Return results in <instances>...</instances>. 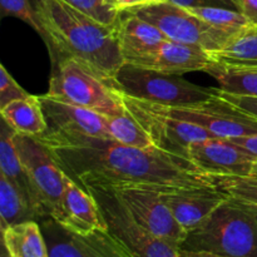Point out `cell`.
Masks as SVG:
<instances>
[{
	"mask_svg": "<svg viewBox=\"0 0 257 257\" xmlns=\"http://www.w3.org/2000/svg\"><path fill=\"white\" fill-rule=\"evenodd\" d=\"M178 257H227V256L217 255V253L208 252V251H191V250L178 248Z\"/></svg>",
	"mask_w": 257,
	"mask_h": 257,
	"instance_id": "obj_36",
	"label": "cell"
},
{
	"mask_svg": "<svg viewBox=\"0 0 257 257\" xmlns=\"http://www.w3.org/2000/svg\"><path fill=\"white\" fill-rule=\"evenodd\" d=\"M38 140L79 186L102 183L112 188L148 187L172 191L217 188L212 175L191 161L157 148H137L110 138L47 131Z\"/></svg>",
	"mask_w": 257,
	"mask_h": 257,
	"instance_id": "obj_1",
	"label": "cell"
},
{
	"mask_svg": "<svg viewBox=\"0 0 257 257\" xmlns=\"http://www.w3.org/2000/svg\"><path fill=\"white\" fill-rule=\"evenodd\" d=\"M45 2H47V0H30V3H32L33 8H34L35 12H37V13H39L40 10L43 9V7H44Z\"/></svg>",
	"mask_w": 257,
	"mask_h": 257,
	"instance_id": "obj_37",
	"label": "cell"
},
{
	"mask_svg": "<svg viewBox=\"0 0 257 257\" xmlns=\"http://www.w3.org/2000/svg\"><path fill=\"white\" fill-rule=\"evenodd\" d=\"M118 40L124 63H135L157 49L167 37L151 23L137 15L122 12L118 24Z\"/></svg>",
	"mask_w": 257,
	"mask_h": 257,
	"instance_id": "obj_18",
	"label": "cell"
},
{
	"mask_svg": "<svg viewBox=\"0 0 257 257\" xmlns=\"http://www.w3.org/2000/svg\"><path fill=\"white\" fill-rule=\"evenodd\" d=\"M14 131L3 120L2 135H0V171H2V175H4L10 182L14 183L18 190L25 196L33 210L37 212L39 220H42L43 216L37 198H35L29 176L14 143Z\"/></svg>",
	"mask_w": 257,
	"mask_h": 257,
	"instance_id": "obj_19",
	"label": "cell"
},
{
	"mask_svg": "<svg viewBox=\"0 0 257 257\" xmlns=\"http://www.w3.org/2000/svg\"><path fill=\"white\" fill-rule=\"evenodd\" d=\"M0 8L2 17H13L27 23L42 37L44 43L47 42V33L30 0H0Z\"/></svg>",
	"mask_w": 257,
	"mask_h": 257,
	"instance_id": "obj_29",
	"label": "cell"
},
{
	"mask_svg": "<svg viewBox=\"0 0 257 257\" xmlns=\"http://www.w3.org/2000/svg\"><path fill=\"white\" fill-rule=\"evenodd\" d=\"M122 98L125 108L142 125L157 150L188 160V150L192 143L215 138L205 128L155 112L142 99L124 94Z\"/></svg>",
	"mask_w": 257,
	"mask_h": 257,
	"instance_id": "obj_10",
	"label": "cell"
},
{
	"mask_svg": "<svg viewBox=\"0 0 257 257\" xmlns=\"http://www.w3.org/2000/svg\"><path fill=\"white\" fill-rule=\"evenodd\" d=\"M168 2V0H148V3H163Z\"/></svg>",
	"mask_w": 257,
	"mask_h": 257,
	"instance_id": "obj_38",
	"label": "cell"
},
{
	"mask_svg": "<svg viewBox=\"0 0 257 257\" xmlns=\"http://www.w3.org/2000/svg\"><path fill=\"white\" fill-rule=\"evenodd\" d=\"M220 84V89L236 95L257 97V65L237 67V65L216 64L207 72Z\"/></svg>",
	"mask_w": 257,
	"mask_h": 257,
	"instance_id": "obj_24",
	"label": "cell"
},
{
	"mask_svg": "<svg viewBox=\"0 0 257 257\" xmlns=\"http://www.w3.org/2000/svg\"><path fill=\"white\" fill-rule=\"evenodd\" d=\"M132 64L165 74L182 75L190 72L207 73L216 62L203 48L167 39L157 49Z\"/></svg>",
	"mask_w": 257,
	"mask_h": 257,
	"instance_id": "obj_14",
	"label": "cell"
},
{
	"mask_svg": "<svg viewBox=\"0 0 257 257\" xmlns=\"http://www.w3.org/2000/svg\"><path fill=\"white\" fill-rule=\"evenodd\" d=\"M212 176L218 190L225 192L230 197L257 206V175Z\"/></svg>",
	"mask_w": 257,
	"mask_h": 257,
	"instance_id": "obj_27",
	"label": "cell"
},
{
	"mask_svg": "<svg viewBox=\"0 0 257 257\" xmlns=\"http://www.w3.org/2000/svg\"><path fill=\"white\" fill-rule=\"evenodd\" d=\"M112 2L120 12H125V10H130L132 8L148 4V0H112Z\"/></svg>",
	"mask_w": 257,
	"mask_h": 257,
	"instance_id": "obj_35",
	"label": "cell"
},
{
	"mask_svg": "<svg viewBox=\"0 0 257 257\" xmlns=\"http://www.w3.org/2000/svg\"><path fill=\"white\" fill-rule=\"evenodd\" d=\"M38 215L25 196L10 182L4 175H0V220L2 232L8 227L27 221H37Z\"/></svg>",
	"mask_w": 257,
	"mask_h": 257,
	"instance_id": "obj_23",
	"label": "cell"
},
{
	"mask_svg": "<svg viewBox=\"0 0 257 257\" xmlns=\"http://www.w3.org/2000/svg\"><path fill=\"white\" fill-rule=\"evenodd\" d=\"M39 99L47 118L48 131L110 138L105 115L88 108L62 102L48 94L39 95Z\"/></svg>",
	"mask_w": 257,
	"mask_h": 257,
	"instance_id": "obj_15",
	"label": "cell"
},
{
	"mask_svg": "<svg viewBox=\"0 0 257 257\" xmlns=\"http://www.w3.org/2000/svg\"><path fill=\"white\" fill-rule=\"evenodd\" d=\"M59 223L82 235L95 230H107L97 201L67 173L64 177L63 218Z\"/></svg>",
	"mask_w": 257,
	"mask_h": 257,
	"instance_id": "obj_17",
	"label": "cell"
},
{
	"mask_svg": "<svg viewBox=\"0 0 257 257\" xmlns=\"http://www.w3.org/2000/svg\"><path fill=\"white\" fill-rule=\"evenodd\" d=\"M162 196L177 222L187 232L200 227L228 197V195L218 188L163 191Z\"/></svg>",
	"mask_w": 257,
	"mask_h": 257,
	"instance_id": "obj_16",
	"label": "cell"
},
{
	"mask_svg": "<svg viewBox=\"0 0 257 257\" xmlns=\"http://www.w3.org/2000/svg\"><path fill=\"white\" fill-rule=\"evenodd\" d=\"M192 14L208 23L217 29L227 32L230 34H237L241 30L250 27V22L245 15L236 9L227 8H190Z\"/></svg>",
	"mask_w": 257,
	"mask_h": 257,
	"instance_id": "obj_26",
	"label": "cell"
},
{
	"mask_svg": "<svg viewBox=\"0 0 257 257\" xmlns=\"http://www.w3.org/2000/svg\"><path fill=\"white\" fill-rule=\"evenodd\" d=\"M107 128L110 140L117 141L122 145L145 150L156 148L150 136L128 109L120 115L107 117Z\"/></svg>",
	"mask_w": 257,
	"mask_h": 257,
	"instance_id": "obj_25",
	"label": "cell"
},
{
	"mask_svg": "<svg viewBox=\"0 0 257 257\" xmlns=\"http://www.w3.org/2000/svg\"><path fill=\"white\" fill-rule=\"evenodd\" d=\"M62 2L82 14L110 27H117L122 17V12L113 4L112 0H62Z\"/></svg>",
	"mask_w": 257,
	"mask_h": 257,
	"instance_id": "obj_28",
	"label": "cell"
},
{
	"mask_svg": "<svg viewBox=\"0 0 257 257\" xmlns=\"http://www.w3.org/2000/svg\"><path fill=\"white\" fill-rule=\"evenodd\" d=\"M168 2L178 5V7L186 8V9H190V8H227V9H236L231 0H168Z\"/></svg>",
	"mask_w": 257,
	"mask_h": 257,
	"instance_id": "obj_32",
	"label": "cell"
},
{
	"mask_svg": "<svg viewBox=\"0 0 257 257\" xmlns=\"http://www.w3.org/2000/svg\"><path fill=\"white\" fill-rule=\"evenodd\" d=\"M47 33L49 55L79 60L107 83L124 64L118 40V25L102 24L62 0H47L38 13Z\"/></svg>",
	"mask_w": 257,
	"mask_h": 257,
	"instance_id": "obj_2",
	"label": "cell"
},
{
	"mask_svg": "<svg viewBox=\"0 0 257 257\" xmlns=\"http://www.w3.org/2000/svg\"><path fill=\"white\" fill-rule=\"evenodd\" d=\"M136 220L150 232L180 248L188 232L177 222L160 190L148 187L114 188Z\"/></svg>",
	"mask_w": 257,
	"mask_h": 257,
	"instance_id": "obj_12",
	"label": "cell"
},
{
	"mask_svg": "<svg viewBox=\"0 0 257 257\" xmlns=\"http://www.w3.org/2000/svg\"><path fill=\"white\" fill-rule=\"evenodd\" d=\"M49 257H135L108 230L74 232L52 217L40 220Z\"/></svg>",
	"mask_w": 257,
	"mask_h": 257,
	"instance_id": "obj_11",
	"label": "cell"
},
{
	"mask_svg": "<svg viewBox=\"0 0 257 257\" xmlns=\"http://www.w3.org/2000/svg\"><path fill=\"white\" fill-rule=\"evenodd\" d=\"M14 143L29 176L42 218L52 217L60 222L63 218L65 172L37 137L15 133Z\"/></svg>",
	"mask_w": 257,
	"mask_h": 257,
	"instance_id": "obj_8",
	"label": "cell"
},
{
	"mask_svg": "<svg viewBox=\"0 0 257 257\" xmlns=\"http://www.w3.org/2000/svg\"><path fill=\"white\" fill-rule=\"evenodd\" d=\"M97 201L107 230L135 257H178V248L141 225L114 188L102 183L82 186Z\"/></svg>",
	"mask_w": 257,
	"mask_h": 257,
	"instance_id": "obj_6",
	"label": "cell"
},
{
	"mask_svg": "<svg viewBox=\"0 0 257 257\" xmlns=\"http://www.w3.org/2000/svg\"><path fill=\"white\" fill-rule=\"evenodd\" d=\"M180 248L257 257V206L228 196L200 227L188 232Z\"/></svg>",
	"mask_w": 257,
	"mask_h": 257,
	"instance_id": "obj_3",
	"label": "cell"
},
{
	"mask_svg": "<svg viewBox=\"0 0 257 257\" xmlns=\"http://www.w3.org/2000/svg\"><path fill=\"white\" fill-rule=\"evenodd\" d=\"M9 257H49L42 227L37 221L17 223L3 231Z\"/></svg>",
	"mask_w": 257,
	"mask_h": 257,
	"instance_id": "obj_21",
	"label": "cell"
},
{
	"mask_svg": "<svg viewBox=\"0 0 257 257\" xmlns=\"http://www.w3.org/2000/svg\"><path fill=\"white\" fill-rule=\"evenodd\" d=\"M216 94L222 98V99H225L226 102L230 103V104H232L235 108H237L238 110L257 119V97L231 94V93L225 92L220 88H216Z\"/></svg>",
	"mask_w": 257,
	"mask_h": 257,
	"instance_id": "obj_31",
	"label": "cell"
},
{
	"mask_svg": "<svg viewBox=\"0 0 257 257\" xmlns=\"http://www.w3.org/2000/svg\"><path fill=\"white\" fill-rule=\"evenodd\" d=\"M188 160L207 175H257V158L225 138L215 137L192 143Z\"/></svg>",
	"mask_w": 257,
	"mask_h": 257,
	"instance_id": "obj_13",
	"label": "cell"
},
{
	"mask_svg": "<svg viewBox=\"0 0 257 257\" xmlns=\"http://www.w3.org/2000/svg\"><path fill=\"white\" fill-rule=\"evenodd\" d=\"M236 9L242 13L251 25L257 27V0H231Z\"/></svg>",
	"mask_w": 257,
	"mask_h": 257,
	"instance_id": "obj_33",
	"label": "cell"
},
{
	"mask_svg": "<svg viewBox=\"0 0 257 257\" xmlns=\"http://www.w3.org/2000/svg\"><path fill=\"white\" fill-rule=\"evenodd\" d=\"M218 64L255 67L257 65V27L250 25L231 37L221 49L210 52Z\"/></svg>",
	"mask_w": 257,
	"mask_h": 257,
	"instance_id": "obj_22",
	"label": "cell"
},
{
	"mask_svg": "<svg viewBox=\"0 0 257 257\" xmlns=\"http://www.w3.org/2000/svg\"><path fill=\"white\" fill-rule=\"evenodd\" d=\"M160 114L192 123L205 128L217 138L243 137L257 135V119L241 112L216 94L206 102L188 105H162L143 100Z\"/></svg>",
	"mask_w": 257,
	"mask_h": 257,
	"instance_id": "obj_9",
	"label": "cell"
},
{
	"mask_svg": "<svg viewBox=\"0 0 257 257\" xmlns=\"http://www.w3.org/2000/svg\"><path fill=\"white\" fill-rule=\"evenodd\" d=\"M52 74L47 94L62 102L88 108L105 117L127 110L122 94L79 60L67 55H50Z\"/></svg>",
	"mask_w": 257,
	"mask_h": 257,
	"instance_id": "obj_4",
	"label": "cell"
},
{
	"mask_svg": "<svg viewBox=\"0 0 257 257\" xmlns=\"http://www.w3.org/2000/svg\"><path fill=\"white\" fill-rule=\"evenodd\" d=\"M2 119L17 135L38 137L48 131V122L39 97L32 95L15 99L0 108Z\"/></svg>",
	"mask_w": 257,
	"mask_h": 257,
	"instance_id": "obj_20",
	"label": "cell"
},
{
	"mask_svg": "<svg viewBox=\"0 0 257 257\" xmlns=\"http://www.w3.org/2000/svg\"><path fill=\"white\" fill-rule=\"evenodd\" d=\"M122 94L162 105H188L216 97V88H205L180 75L165 74L124 63L108 83Z\"/></svg>",
	"mask_w": 257,
	"mask_h": 257,
	"instance_id": "obj_5",
	"label": "cell"
},
{
	"mask_svg": "<svg viewBox=\"0 0 257 257\" xmlns=\"http://www.w3.org/2000/svg\"><path fill=\"white\" fill-rule=\"evenodd\" d=\"M29 93L18 84L4 65H0V108L15 99L29 97Z\"/></svg>",
	"mask_w": 257,
	"mask_h": 257,
	"instance_id": "obj_30",
	"label": "cell"
},
{
	"mask_svg": "<svg viewBox=\"0 0 257 257\" xmlns=\"http://www.w3.org/2000/svg\"><path fill=\"white\" fill-rule=\"evenodd\" d=\"M125 12L157 27L167 39L197 45L207 52L221 49L233 34L203 22L188 9L170 2L148 3Z\"/></svg>",
	"mask_w": 257,
	"mask_h": 257,
	"instance_id": "obj_7",
	"label": "cell"
},
{
	"mask_svg": "<svg viewBox=\"0 0 257 257\" xmlns=\"http://www.w3.org/2000/svg\"><path fill=\"white\" fill-rule=\"evenodd\" d=\"M230 141L231 142L236 143L237 146H240L241 148H243V150L247 151L250 155H252L253 157L257 158V135L230 138Z\"/></svg>",
	"mask_w": 257,
	"mask_h": 257,
	"instance_id": "obj_34",
	"label": "cell"
}]
</instances>
